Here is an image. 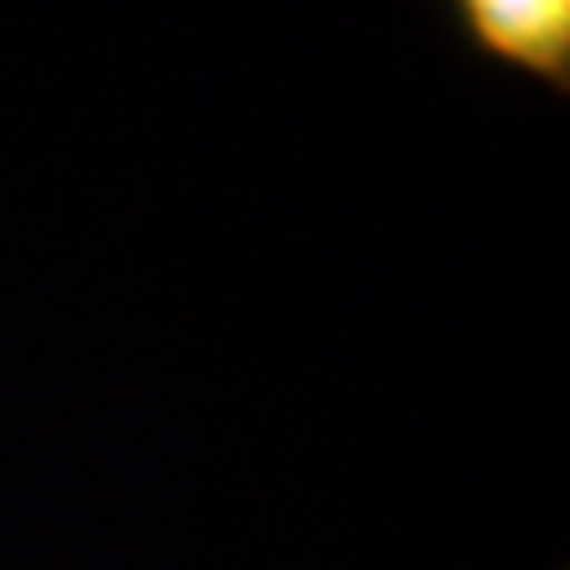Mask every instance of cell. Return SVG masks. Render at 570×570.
<instances>
[{
	"instance_id": "cell-1",
	"label": "cell",
	"mask_w": 570,
	"mask_h": 570,
	"mask_svg": "<svg viewBox=\"0 0 570 570\" xmlns=\"http://www.w3.org/2000/svg\"><path fill=\"white\" fill-rule=\"evenodd\" d=\"M475 58L570 96V0H442Z\"/></svg>"
}]
</instances>
